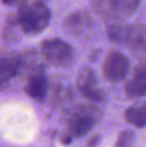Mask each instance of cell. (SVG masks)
<instances>
[{
  "label": "cell",
  "instance_id": "obj_3",
  "mask_svg": "<svg viewBox=\"0 0 146 147\" xmlns=\"http://www.w3.org/2000/svg\"><path fill=\"white\" fill-rule=\"evenodd\" d=\"M41 51L46 61L56 67L68 66L74 61L73 48L62 39H46L41 43Z\"/></svg>",
  "mask_w": 146,
  "mask_h": 147
},
{
  "label": "cell",
  "instance_id": "obj_1",
  "mask_svg": "<svg viewBox=\"0 0 146 147\" xmlns=\"http://www.w3.org/2000/svg\"><path fill=\"white\" fill-rule=\"evenodd\" d=\"M51 19L49 8L41 1L22 3L14 22L26 34L35 35L48 26Z\"/></svg>",
  "mask_w": 146,
  "mask_h": 147
},
{
  "label": "cell",
  "instance_id": "obj_7",
  "mask_svg": "<svg viewBox=\"0 0 146 147\" xmlns=\"http://www.w3.org/2000/svg\"><path fill=\"white\" fill-rule=\"evenodd\" d=\"M124 91L130 99H138L146 95V61H141L135 66Z\"/></svg>",
  "mask_w": 146,
  "mask_h": 147
},
{
  "label": "cell",
  "instance_id": "obj_5",
  "mask_svg": "<svg viewBox=\"0 0 146 147\" xmlns=\"http://www.w3.org/2000/svg\"><path fill=\"white\" fill-rule=\"evenodd\" d=\"M130 68L129 59L118 51H111L104 60L102 71L105 79L110 82H119L126 77Z\"/></svg>",
  "mask_w": 146,
  "mask_h": 147
},
{
  "label": "cell",
  "instance_id": "obj_9",
  "mask_svg": "<svg viewBox=\"0 0 146 147\" xmlns=\"http://www.w3.org/2000/svg\"><path fill=\"white\" fill-rule=\"evenodd\" d=\"M93 19L86 11H76L66 17L64 28L67 32L75 36H84L93 27Z\"/></svg>",
  "mask_w": 146,
  "mask_h": 147
},
{
  "label": "cell",
  "instance_id": "obj_11",
  "mask_svg": "<svg viewBox=\"0 0 146 147\" xmlns=\"http://www.w3.org/2000/svg\"><path fill=\"white\" fill-rule=\"evenodd\" d=\"M25 92L28 96L36 100H42L47 92V80L42 67L38 66L29 75L25 85Z\"/></svg>",
  "mask_w": 146,
  "mask_h": 147
},
{
  "label": "cell",
  "instance_id": "obj_8",
  "mask_svg": "<svg viewBox=\"0 0 146 147\" xmlns=\"http://www.w3.org/2000/svg\"><path fill=\"white\" fill-rule=\"evenodd\" d=\"M124 44L130 48L135 56L138 58H146V25H128Z\"/></svg>",
  "mask_w": 146,
  "mask_h": 147
},
{
  "label": "cell",
  "instance_id": "obj_16",
  "mask_svg": "<svg viewBox=\"0 0 146 147\" xmlns=\"http://www.w3.org/2000/svg\"><path fill=\"white\" fill-rule=\"evenodd\" d=\"M2 2H3L5 5H14V4L18 3V2H20V0H1Z\"/></svg>",
  "mask_w": 146,
  "mask_h": 147
},
{
  "label": "cell",
  "instance_id": "obj_4",
  "mask_svg": "<svg viewBox=\"0 0 146 147\" xmlns=\"http://www.w3.org/2000/svg\"><path fill=\"white\" fill-rule=\"evenodd\" d=\"M140 0H92L93 8L104 18H124L137 9Z\"/></svg>",
  "mask_w": 146,
  "mask_h": 147
},
{
  "label": "cell",
  "instance_id": "obj_13",
  "mask_svg": "<svg viewBox=\"0 0 146 147\" xmlns=\"http://www.w3.org/2000/svg\"><path fill=\"white\" fill-rule=\"evenodd\" d=\"M124 117L128 123L135 127L142 128L146 126V102L136 103L127 108Z\"/></svg>",
  "mask_w": 146,
  "mask_h": 147
},
{
  "label": "cell",
  "instance_id": "obj_6",
  "mask_svg": "<svg viewBox=\"0 0 146 147\" xmlns=\"http://www.w3.org/2000/svg\"><path fill=\"white\" fill-rule=\"evenodd\" d=\"M77 88L84 97L91 101H102L105 98L103 90L97 86V78L92 69L82 68L77 76Z\"/></svg>",
  "mask_w": 146,
  "mask_h": 147
},
{
  "label": "cell",
  "instance_id": "obj_12",
  "mask_svg": "<svg viewBox=\"0 0 146 147\" xmlns=\"http://www.w3.org/2000/svg\"><path fill=\"white\" fill-rule=\"evenodd\" d=\"M105 29L110 41L117 44H124L128 25L123 21V18H105Z\"/></svg>",
  "mask_w": 146,
  "mask_h": 147
},
{
  "label": "cell",
  "instance_id": "obj_2",
  "mask_svg": "<svg viewBox=\"0 0 146 147\" xmlns=\"http://www.w3.org/2000/svg\"><path fill=\"white\" fill-rule=\"evenodd\" d=\"M99 109L91 104H79L73 108L67 119L68 133L64 141L71 140V137H80L87 134L99 120Z\"/></svg>",
  "mask_w": 146,
  "mask_h": 147
},
{
  "label": "cell",
  "instance_id": "obj_14",
  "mask_svg": "<svg viewBox=\"0 0 146 147\" xmlns=\"http://www.w3.org/2000/svg\"><path fill=\"white\" fill-rule=\"evenodd\" d=\"M133 139H134V134H133L132 130H123L119 134L118 138H117L116 146L115 147H130Z\"/></svg>",
  "mask_w": 146,
  "mask_h": 147
},
{
  "label": "cell",
  "instance_id": "obj_15",
  "mask_svg": "<svg viewBox=\"0 0 146 147\" xmlns=\"http://www.w3.org/2000/svg\"><path fill=\"white\" fill-rule=\"evenodd\" d=\"M97 142H98V136L96 135V136H94L92 139H90L89 143L87 144V146H86V147H94Z\"/></svg>",
  "mask_w": 146,
  "mask_h": 147
},
{
  "label": "cell",
  "instance_id": "obj_10",
  "mask_svg": "<svg viewBox=\"0 0 146 147\" xmlns=\"http://www.w3.org/2000/svg\"><path fill=\"white\" fill-rule=\"evenodd\" d=\"M22 58L17 53H8L0 57V90H3L17 74Z\"/></svg>",
  "mask_w": 146,
  "mask_h": 147
}]
</instances>
